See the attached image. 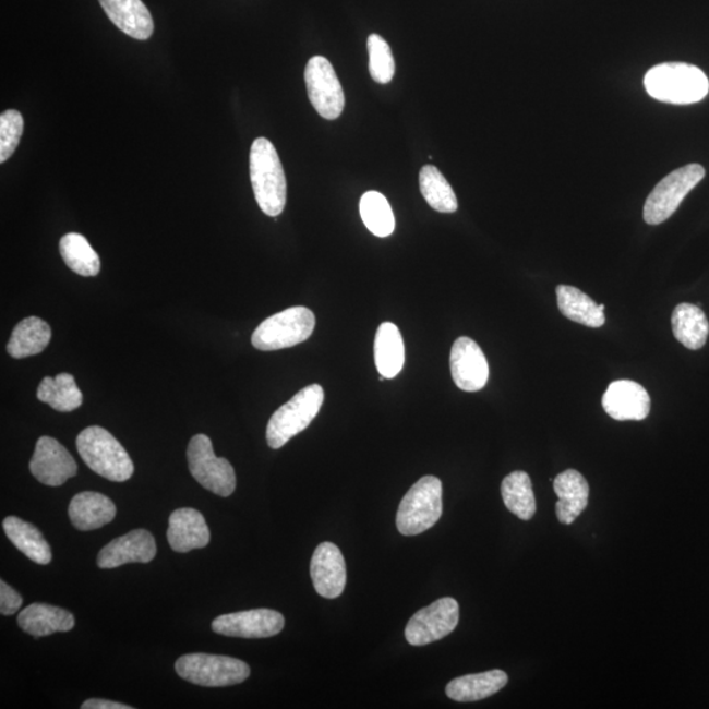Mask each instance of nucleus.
Instances as JSON below:
<instances>
[{
  "mask_svg": "<svg viewBox=\"0 0 709 709\" xmlns=\"http://www.w3.org/2000/svg\"><path fill=\"white\" fill-rule=\"evenodd\" d=\"M24 131L21 112L9 109L0 116V164H4L16 151Z\"/></svg>",
  "mask_w": 709,
  "mask_h": 709,
  "instance_id": "nucleus-35",
  "label": "nucleus"
},
{
  "mask_svg": "<svg viewBox=\"0 0 709 709\" xmlns=\"http://www.w3.org/2000/svg\"><path fill=\"white\" fill-rule=\"evenodd\" d=\"M190 472L200 485L220 496L235 493L237 479L235 468L227 459L215 455L208 436L199 434L192 437L187 449Z\"/></svg>",
  "mask_w": 709,
  "mask_h": 709,
  "instance_id": "nucleus-9",
  "label": "nucleus"
},
{
  "mask_svg": "<svg viewBox=\"0 0 709 709\" xmlns=\"http://www.w3.org/2000/svg\"><path fill=\"white\" fill-rule=\"evenodd\" d=\"M508 676L502 670L459 676L446 687L449 699L460 702L479 701L489 698L507 685Z\"/></svg>",
  "mask_w": 709,
  "mask_h": 709,
  "instance_id": "nucleus-23",
  "label": "nucleus"
},
{
  "mask_svg": "<svg viewBox=\"0 0 709 709\" xmlns=\"http://www.w3.org/2000/svg\"><path fill=\"white\" fill-rule=\"evenodd\" d=\"M502 498L508 512L521 520H530L537 513V500H534L530 476L521 470L505 477L501 485Z\"/></svg>",
  "mask_w": 709,
  "mask_h": 709,
  "instance_id": "nucleus-30",
  "label": "nucleus"
},
{
  "mask_svg": "<svg viewBox=\"0 0 709 709\" xmlns=\"http://www.w3.org/2000/svg\"><path fill=\"white\" fill-rule=\"evenodd\" d=\"M450 373L457 388L479 392L489 380V364L479 345L473 339L461 337L450 350Z\"/></svg>",
  "mask_w": 709,
  "mask_h": 709,
  "instance_id": "nucleus-14",
  "label": "nucleus"
},
{
  "mask_svg": "<svg viewBox=\"0 0 709 709\" xmlns=\"http://www.w3.org/2000/svg\"><path fill=\"white\" fill-rule=\"evenodd\" d=\"M76 448L86 466L105 479L125 482L134 473L131 456L116 437L99 425H92L76 437Z\"/></svg>",
  "mask_w": 709,
  "mask_h": 709,
  "instance_id": "nucleus-3",
  "label": "nucleus"
},
{
  "mask_svg": "<svg viewBox=\"0 0 709 709\" xmlns=\"http://www.w3.org/2000/svg\"><path fill=\"white\" fill-rule=\"evenodd\" d=\"M315 317L305 307L288 308L263 321L251 337V344L260 351H277L293 347L311 338Z\"/></svg>",
  "mask_w": 709,
  "mask_h": 709,
  "instance_id": "nucleus-6",
  "label": "nucleus"
},
{
  "mask_svg": "<svg viewBox=\"0 0 709 709\" xmlns=\"http://www.w3.org/2000/svg\"><path fill=\"white\" fill-rule=\"evenodd\" d=\"M366 47H369L372 79L377 83H382V85H386L396 73L395 57H393L389 44L382 36L371 35Z\"/></svg>",
  "mask_w": 709,
  "mask_h": 709,
  "instance_id": "nucleus-34",
  "label": "nucleus"
},
{
  "mask_svg": "<svg viewBox=\"0 0 709 709\" xmlns=\"http://www.w3.org/2000/svg\"><path fill=\"white\" fill-rule=\"evenodd\" d=\"M460 608L454 598L437 599L419 610L406 625L405 637L410 646L423 647L453 634L459 624Z\"/></svg>",
  "mask_w": 709,
  "mask_h": 709,
  "instance_id": "nucleus-11",
  "label": "nucleus"
},
{
  "mask_svg": "<svg viewBox=\"0 0 709 709\" xmlns=\"http://www.w3.org/2000/svg\"><path fill=\"white\" fill-rule=\"evenodd\" d=\"M180 678L204 687L240 685L250 676L247 662L228 656L206 653L184 654L176 663Z\"/></svg>",
  "mask_w": 709,
  "mask_h": 709,
  "instance_id": "nucleus-7",
  "label": "nucleus"
},
{
  "mask_svg": "<svg viewBox=\"0 0 709 709\" xmlns=\"http://www.w3.org/2000/svg\"><path fill=\"white\" fill-rule=\"evenodd\" d=\"M69 517L76 530H98L115 519L116 506L105 494L83 492L71 500Z\"/></svg>",
  "mask_w": 709,
  "mask_h": 709,
  "instance_id": "nucleus-21",
  "label": "nucleus"
},
{
  "mask_svg": "<svg viewBox=\"0 0 709 709\" xmlns=\"http://www.w3.org/2000/svg\"><path fill=\"white\" fill-rule=\"evenodd\" d=\"M51 339V328L40 317L24 319L15 326L8 345L12 358L23 359L41 353Z\"/></svg>",
  "mask_w": 709,
  "mask_h": 709,
  "instance_id": "nucleus-25",
  "label": "nucleus"
},
{
  "mask_svg": "<svg viewBox=\"0 0 709 709\" xmlns=\"http://www.w3.org/2000/svg\"><path fill=\"white\" fill-rule=\"evenodd\" d=\"M311 577L314 589L321 597L335 599L344 592L347 579L346 561L337 545L322 543L315 548Z\"/></svg>",
  "mask_w": 709,
  "mask_h": 709,
  "instance_id": "nucleus-17",
  "label": "nucleus"
},
{
  "mask_svg": "<svg viewBox=\"0 0 709 709\" xmlns=\"http://www.w3.org/2000/svg\"><path fill=\"white\" fill-rule=\"evenodd\" d=\"M280 612L260 609L221 615L212 623L213 632L218 635L241 638H267L279 635L284 628Z\"/></svg>",
  "mask_w": 709,
  "mask_h": 709,
  "instance_id": "nucleus-12",
  "label": "nucleus"
},
{
  "mask_svg": "<svg viewBox=\"0 0 709 709\" xmlns=\"http://www.w3.org/2000/svg\"><path fill=\"white\" fill-rule=\"evenodd\" d=\"M23 598L17 591L11 588L4 581H0V612L2 615L10 616L16 614L21 610Z\"/></svg>",
  "mask_w": 709,
  "mask_h": 709,
  "instance_id": "nucleus-36",
  "label": "nucleus"
},
{
  "mask_svg": "<svg viewBox=\"0 0 709 709\" xmlns=\"http://www.w3.org/2000/svg\"><path fill=\"white\" fill-rule=\"evenodd\" d=\"M82 709H133L131 706L122 705L106 699H89L82 705Z\"/></svg>",
  "mask_w": 709,
  "mask_h": 709,
  "instance_id": "nucleus-37",
  "label": "nucleus"
},
{
  "mask_svg": "<svg viewBox=\"0 0 709 709\" xmlns=\"http://www.w3.org/2000/svg\"><path fill=\"white\" fill-rule=\"evenodd\" d=\"M60 253L67 266L75 274L89 277L100 273V257L82 235L63 236L60 241Z\"/></svg>",
  "mask_w": 709,
  "mask_h": 709,
  "instance_id": "nucleus-31",
  "label": "nucleus"
},
{
  "mask_svg": "<svg viewBox=\"0 0 709 709\" xmlns=\"http://www.w3.org/2000/svg\"><path fill=\"white\" fill-rule=\"evenodd\" d=\"M556 293L560 312L566 319L588 327L598 328L604 325V311L588 295L569 286H558Z\"/></svg>",
  "mask_w": 709,
  "mask_h": 709,
  "instance_id": "nucleus-27",
  "label": "nucleus"
},
{
  "mask_svg": "<svg viewBox=\"0 0 709 709\" xmlns=\"http://www.w3.org/2000/svg\"><path fill=\"white\" fill-rule=\"evenodd\" d=\"M605 412L615 421H642L649 416V393L630 380H618L610 384L602 398Z\"/></svg>",
  "mask_w": 709,
  "mask_h": 709,
  "instance_id": "nucleus-16",
  "label": "nucleus"
},
{
  "mask_svg": "<svg viewBox=\"0 0 709 709\" xmlns=\"http://www.w3.org/2000/svg\"><path fill=\"white\" fill-rule=\"evenodd\" d=\"M99 3L109 21L125 35L141 41L152 37L153 16L142 0H99Z\"/></svg>",
  "mask_w": 709,
  "mask_h": 709,
  "instance_id": "nucleus-20",
  "label": "nucleus"
},
{
  "mask_svg": "<svg viewBox=\"0 0 709 709\" xmlns=\"http://www.w3.org/2000/svg\"><path fill=\"white\" fill-rule=\"evenodd\" d=\"M443 485L435 476H424L405 494L397 512V528L405 537L430 530L442 518Z\"/></svg>",
  "mask_w": 709,
  "mask_h": 709,
  "instance_id": "nucleus-4",
  "label": "nucleus"
},
{
  "mask_svg": "<svg viewBox=\"0 0 709 709\" xmlns=\"http://www.w3.org/2000/svg\"><path fill=\"white\" fill-rule=\"evenodd\" d=\"M37 398L57 411L69 412L81 408L82 392L70 373L45 377L37 389Z\"/></svg>",
  "mask_w": 709,
  "mask_h": 709,
  "instance_id": "nucleus-29",
  "label": "nucleus"
},
{
  "mask_svg": "<svg viewBox=\"0 0 709 709\" xmlns=\"http://www.w3.org/2000/svg\"><path fill=\"white\" fill-rule=\"evenodd\" d=\"M375 363L380 375L385 378H395L404 369L405 345L402 335L392 322H384L377 328Z\"/></svg>",
  "mask_w": 709,
  "mask_h": 709,
  "instance_id": "nucleus-24",
  "label": "nucleus"
},
{
  "mask_svg": "<svg viewBox=\"0 0 709 709\" xmlns=\"http://www.w3.org/2000/svg\"><path fill=\"white\" fill-rule=\"evenodd\" d=\"M553 489L558 496L557 519L560 524L569 526L589 505V483L578 470L567 469L553 480Z\"/></svg>",
  "mask_w": 709,
  "mask_h": 709,
  "instance_id": "nucleus-19",
  "label": "nucleus"
},
{
  "mask_svg": "<svg viewBox=\"0 0 709 709\" xmlns=\"http://www.w3.org/2000/svg\"><path fill=\"white\" fill-rule=\"evenodd\" d=\"M167 540L172 551L187 553L209 544L211 532L206 521L195 508H178L170 515Z\"/></svg>",
  "mask_w": 709,
  "mask_h": 709,
  "instance_id": "nucleus-18",
  "label": "nucleus"
},
{
  "mask_svg": "<svg viewBox=\"0 0 709 709\" xmlns=\"http://www.w3.org/2000/svg\"><path fill=\"white\" fill-rule=\"evenodd\" d=\"M360 215L372 235L380 238L389 237L396 228L392 206L382 193L370 191L360 200Z\"/></svg>",
  "mask_w": 709,
  "mask_h": 709,
  "instance_id": "nucleus-33",
  "label": "nucleus"
},
{
  "mask_svg": "<svg viewBox=\"0 0 709 709\" xmlns=\"http://www.w3.org/2000/svg\"><path fill=\"white\" fill-rule=\"evenodd\" d=\"M647 93L656 100L670 105H694L709 92L707 75L699 68L683 62L657 64L644 80Z\"/></svg>",
  "mask_w": 709,
  "mask_h": 709,
  "instance_id": "nucleus-2",
  "label": "nucleus"
},
{
  "mask_svg": "<svg viewBox=\"0 0 709 709\" xmlns=\"http://www.w3.org/2000/svg\"><path fill=\"white\" fill-rule=\"evenodd\" d=\"M325 401V392L319 384H312L280 406L267 425V443L273 449H279L308 429L314 421Z\"/></svg>",
  "mask_w": 709,
  "mask_h": 709,
  "instance_id": "nucleus-5",
  "label": "nucleus"
},
{
  "mask_svg": "<svg viewBox=\"0 0 709 709\" xmlns=\"http://www.w3.org/2000/svg\"><path fill=\"white\" fill-rule=\"evenodd\" d=\"M157 544L146 530H134L107 544L99 553L100 569H115L132 563H151L156 557Z\"/></svg>",
  "mask_w": 709,
  "mask_h": 709,
  "instance_id": "nucleus-15",
  "label": "nucleus"
},
{
  "mask_svg": "<svg viewBox=\"0 0 709 709\" xmlns=\"http://www.w3.org/2000/svg\"><path fill=\"white\" fill-rule=\"evenodd\" d=\"M3 530L11 543L34 563L40 565L50 563V546L37 527L21 518L9 517L3 521Z\"/></svg>",
  "mask_w": 709,
  "mask_h": 709,
  "instance_id": "nucleus-26",
  "label": "nucleus"
},
{
  "mask_svg": "<svg viewBox=\"0 0 709 709\" xmlns=\"http://www.w3.org/2000/svg\"><path fill=\"white\" fill-rule=\"evenodd\" d=\"M17 624L34 637H44L74 628L75 617L68 610L47 603H34L17 615Z\"/></svg>",
  "mask_w": 709,
  "mask_h": 709,
  "instance_id": "nucleus-22",
  "label": "nucleus"
},
{
  "mask_svg": "<svg viewBox=\"0 0 709 709\" xmlns=\"http://www.w3.org/2000/svg\"><path fill=\"white\" fill-rule=\"evenodd\" d=\"M419 189L431 208L441 213H454L459 208L453 187L433 165H425L419 172Z\"/></svg>",
  "mask_w": 709,
  "mask_h": 709,
  "instance_id": "nucleus-32",
  "label": "nucleus"
},
{
  "mask_svg": "<svg viewBox=\"0 0 709 709\" xmlns=\"http://www.w3.org/2000/svg\"><path fill=\"white\" fill-rule=\"evenodd\" d=\"M304 79L309 100L321 118L338 119L345 109V93L338 75L327 58L312 57L307 64Z\"/></svg>",
  "mask_w": 709,
  "mask_h": 709,
  "instance_id": "nucleus-10",
  "label": "nucleus"
},
{
  "mask_svg": "<svg viewBox=\"0 0 709 709\" xmlns=\"http://www.w3.org/2000/svg\"><path fill=\"white\" fill-rule=\"evenodd\" d=\"M672 326L676 340L689 350H699L706 345L709 324L700 308L693 304H680L674 309Z\"/></svg>",
  "mask_w": 709,
  "mask_h": 709,
  "instance_id": "nucleus-28",
  "label": "nucleus"
},
{
  "mask_svg": "<svg viewBox=\"0 0 709 709\" xmlns=\"http://www.w3.org/2000/svg\"><path fill=\"white\" fill-rule=\"evenodd\" d=\"M250 179L264 215L280 216L287 204V179L273 142L256 139L250 151Z\"/></svg>",
  "mask_w": 709,
  "mask_h": 709,
  "instance_id": "nucleus-1",
  "label": "nucleus"
},
{
  "mask_svg": "<svg viewBox=\"0 0 709 709\" xmlns=\"http://www.w3.org/2000/svg\"><path fill=\"white\" fill-rule=\"evenodd\" d=\"M31 473L48 486H61L79 473V466L69 450L50 436H43L29 462Z\"/></svg>",
  "mask_w": 709,
  "mask_h": 709,
  "instance_id": "nucleus-13",
  "label": "nucleus"
},
{
  "mask_svg": "<svg viewBox=\"0 0 709 709\" xmlns=\"http://www.w3.org/2000/svg\"><path fill=\"white\" fill-rule=\"evenodd\" d=\"M705 177V167L698 164L687 165L669 173L650 192L644 205V220L649 225L665 223Z\"/></svg>",
  "mask_w": 709,
  "mask_h": 709,
  "instance_id": "nucleus-8",
  "label": "nucleus"
}]
</instances>
